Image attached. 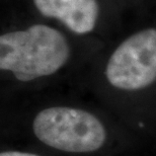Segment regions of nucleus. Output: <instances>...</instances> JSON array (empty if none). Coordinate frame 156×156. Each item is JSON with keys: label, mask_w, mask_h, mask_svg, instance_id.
<instances>
[{"label": "nucleus", "mask_w": 156, "mask_h": 156, "mask_svg": "<svg viewBox=\"0 0 156 156\" xmlns=\"http://www.w3.org/2000/svg\"><path fill=\"white\" fill-rule=\"evenodd\" d=\"M105 75L112 85L137 90L156 79V30L147 29L129 37L108 62Z\"/></svg>", "instance_id": "3"}, {"label": "nucleus", "mask_w": 156, "mask_h": 156, "mask_svg": "<svg viewBox=\"0 0 156 156\" xmlns=\"http://www.w3.org/2000/svg\"><path fill=\"white\" fill-rule=\"evenodd\" d=\"M34 132L50 147L74 153L95 151L105 140V128L93 115L66 107L39 113L34 121Z\"/></svg>", "instance_id": "2"}, {"label": "nucleus", "mask_w": 156, "mask_h": 156, "mask_svg": "<svg viewBox=\"0 0 156 156\" xmlns=\"http://www.w3.org/2000/svg\"><path fill=\"white\" fill-rule=\"evenodd\" d=\"M34 4L44 16L60 20L78 35L94 29L99 12L96 0H34Z\"/></svg>", "instance_id": "4"}, {"label": "nucleus", "mask_w": 156, "mask_h": 156, "mask_svg": "<svg viewBox=\"0 0 156 156\" xmlns=\"http://www.w3.org/2000/svg\"><path fill=\"white\" fill-rule=\"evenodd\" d=\"M0 156H39L32 153H26V152H18V151H7L3 152L0 154Z\"/></svg>", "instance_id": "5"}, {"label": "nucleus", "mask_w": 156, "mask_h": 156, "mask_svg": "<svg viewBox=\"0 0 156 156\" xmlns=\"http://www.w3.org/2000/svg\"><path fill=\"white\" fill-rule=\"evenodd\" d=\"M69 55L64 36L44 24L0 37V68L10 71L23 82L54 74L66 63Z\"/></svg>", "instance_id": "1"}]
</instances>
